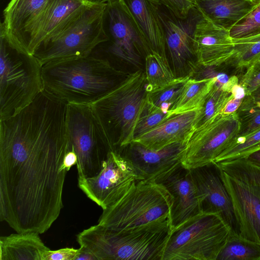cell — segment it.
<instances>
[{
    "label": "cell",
    "instance_id": "13",
    "mask_svg": "<svg viewBox=\"0 0 260 260\" xmlns=\"http://www.w3.org/2000/svg\"><path fill=\"white\" fill-rule=\"evenodd\" d=\"M185 143H175L152 150L132 141L118 152L135 169L139 180L160 183L182 166Z\"/></svg>",
    "mask_w": 260,
    "mask_h": 260
},
{
    "label": "cell",
    "instance_id": "38",
    "mask_svg": "<svg viewBox=\"0 0 260 260\" xmlns=\"http://www.w3.org/2000/svg\"><path fill=\"white\" fill-rule=\"evenodd\" d=\"M78 252V249L64 248L56 250L50 249L45 251L42 260H75Z\"/></svg>",
    "mask_w": 260,
    "mask_h": 260
},
{
    "label": "cell",
    "instance_id": "50",
    "mask_svg": "<svg viewBox=\"0 0 260 260\" xmlns=\"http://www.w3.org/2000/svg\"><path fill=\"white\" fill-rule=\"evenodd\" d=\"M82 1H84V2H85V3H88V0H82Z\"/></svg>",
    "mask_w": 260,
    "mask_h": 260
},
{
    "label": "cell",
    "instance_id": "41",
    "mask_svg": "<svg viewBox=\"0 0 260 260\" xmlns=\"http://www.w3.org/2000/svg\"><path fill=\"white\" fill-rule=\"evenodd\" d=\"M243 158L249 164L260 168V149L250 153Z\"/></svg>",
    "mask_w": 260,
    "mask_h": 260
},
{
    "label": "cell",
    "instance_id": "28",
    "mask_svg": "<svg viewBox=\"0 0 260 260\" xmlns=\"http://www.w3.org/2000/svg\"><path fill=\"white\" fill-rule=\"evenodd\" d=\"M217 259L260 260V245L230 232Z\"/></svg>",
    "mask_w": 260,
    "mask_h": 260
},
{
    "label": "cell",
    "instance_id": "36",
    "mask_svg": "<svg viewBox=\"0 0 260 260\" xmlns=\"http://www.w3.org/2000/svg\"><path fill=\"white\" fill-rule=\"evenodd\" d=\"M169 13L179 19H185L194 8V0H156Z\"/></svg>",
    "mask_w": 260,
    "mask_h": 260
},
{
    "label": "cell",
    "instance_id": "19",
    "mask_svg": "<svg viewBox=\"0 0 260 260\" xmlns=\"http://www.w3.org/2000/svg\"><path fill=\"white\" fill-rule=\"evenodd\" d=\"M193 43L198 63L204 67L222 66L232 55L234 47L229 31L202 15L196 25Z\"/></svg>",
    "mask_w": 260,
    "mask_h": 260
},
{
    "label": "cell",
    "instance_id": "44",
    "mask_svg": "<svg viewBox=\"0 0 260 260\" xmlns=\"http://www.w3.org/2000/svg\"><path fill=\"white\" fill-rule=\"evenodd\" d=\"M231 92L233 98L237 99H243L246 95L245 88L239 83L233 86Z\"/></svg>",
    "mask_w": 260,
    "mask_h": 260
},
{
    "label": "cell",
    "instance_id": "29",
    "mask_svg": "<svg viewBox=\"0 0 260 260\" xmlns=\"http://www.w3.org/2000/svg\"><path fill=\"white\" fill-rule=\"evenodd\" d=\"M259 149L260 127L248 134L237 135L215 159L214 162L218 163L244 158Z\"/></svg>",
    "mask_w": 260,
    "mask_h": 260
},
{
    "label": "cell",
    "instance_id": "35",
    "mask_svg": "<svg viewBox=\"0 0 260 260\" xmlns=\"http://www.w3.org/2000/svg\"><path fill=\"white\" fill-rule=\"evenodd\" d=\"M229 32L231 38L234 40L260 35V4L235 24Z\"/></svg>",
    "mask_w": 260,
    "mask_h": 260
},
{
    "label": "cell",
    "instance_id": "21",
    "mask_svg": "<svg viewBox=\"0 0 260 260\" xmlns=\"http://www.w3.org/2000/svg\"><path fill=\"white\" fill-rule=\"evenodd\" d=\"M201 109H196L173 114L159 125L134 139L138 143L152 150H158L175 143L186 144L194 130Z\"/></svg>",
    "mask_w": 260,
    "mask_h": 260
},
{
    "label": "cell",
    "instance_id": "43",
    "mask_svg": "<svg viewBox=\"0 0 260 260\" xmlns=\"http://www.w3.org/2000/svg\"><path fill=\"white\" fill-rule=\"evenodd\" d=\"M239 83V77L236 75L231 76L228 81L222 85H220L221 88L225 91L231 93L233 86Z\"/></svg>",
    "mask_w": 260,
    "mask_h": 260
},
{
    "label": "cell",
    "instance_id": "46",
    "mask_svg": "<svg viewBox=\"0 0 260 260\" xmlns=\"http://www.w3.org/2000/svg\"><path fill=\"white\" fill-rule=\"evenodd\" d=\"M256 101L260 100V85L250 94Z\"/></svg>",
    "mask_w": 260,
    "mask_h": 260
},
{
    "label": "cell",
    "instance_id": "8",
    "mask_svg": "<svg viewBox=\"0 0 260 260\" xmlns=\"http://www.w3.org/2000/svg\"><path fill=\"white\" fill-rule=\"evenodd\" d=\"M230 232L219 214L202 212L172 230L162 260H216Z\"/></svg>",
    "mask_w": 260,
    "mask_h": 260
},
{
    "label": "cell",
    "instance_id": "3",
    "mask_svg": "<svg viewBox=\"0 0 260 260\" xmlns=\"http://www.w3.org/2000/svg\"><path fill=\"white\" fill-rule=\"evenodd\" d=\"M171 231L170 219L124 230L98 223L79 233L77 241L96 260H162Z\"/></svg>",
    "mask_w": 260,
    "mask_h": 260
},
{
    "label": "cell",
    "instance_id": "14",
    "mask_svg": "<svg viewBox=\"0 0 260 260\" xmlns=\"http://www.w3.org/2000/svg\"><path fill=\"white\" fill-rule=\"evenodd\" d=\"M202 212L219 215L231 233L240 235L233 201L223 181L221 170L215 162L190 170Z\"/></svg>",
    "mask_w": 260,
    "mask_h": 260
},
{
    "label": "cell",
    "instance_id": "30",
    "mask_svg": "<svg viewBox=\"0 0 260 260\" xmlns=\"http://www.w3.org/2000/svg\"><path fill=\"white\" fill-rule=\"evenodd\" d=\"M232 98V93L224 91L216 81L201 107L194 129L213 116L220 114L226 103Z\"/></svg>",
    "mask_w": 260,
    "mask_h": 260
},
{
    "label": "cell",
    "instance_id": "1",
    "mask_svg": "<svg viewBox=\"0 0 260 260\" xmlns=\"http://www.w3.org/2000/svg\"><path fill=\"white\" fill-rule=\"evenodd\" d=\"M67 107L41 92L1 120L0 219L17 233H45L63 207Z\"/></svg>",
    "mask_w": 260,
    "mask_h": 260
},
{
    "label": "cell",
    "instance_id": "37",
    "mask_svg": "<svg viewBox=\"0 0 260 260\" xmlns=\"http://www.w3.org/2000/svg\"><path fill=\"white\" fill-rule=\"evenodd\" d=\"M239 83L245 88L246 95L255 90L260 85V62L257 61L248 68Z\"/></svg>",
    "mask_w": 260,
    "mask_h": 260
},
{
    "label": "cell",
    "instance_id": "45",
    "mask_svg": "<svg viewBox=\"0 0 260 260\" xmlns=\"http://www.w3.org/2000/svg\"><path fill=\"white\" fill-rule=\"evenodd\" d=\"M216 79V83L220 85L226 83L229 80L230 77L225 73H219L215 76Z\"/></svg>",
    "mask_w": 260,
    "mask_h": 260
},
{
    "label": "cell",
    "instance_id": "34",
    "mask_svg": "<svg viewBox=\"0 0 260 260\" xmlns=\"http://www.w3.org/2000/svg\"><path fill=\"white\" fill-rule=\"evenodd\" d=\"M229 175L239 179L252 181L260 185V168L244 158L216 163Z\"/></svg>",
    "mask_w": 260,
    "mask_h": 260
},
{
    "label": "cell",
    "instance_id": "27",
    "mask_svg": "<svg viewBox=\"0 0 260 260\" xmlns=\"http://www.w3.org/2000/svg\"><path fill=\"white\" fill-rule=\"evenodd\" d=\"M145 74L148 92L160 88L176 78L167 58L155 52L145 57Z\"/></svg>",
    "mask_w": 260,
    "mask_h": 260
},
{
    "label": "cell",
    "instance_id": "4",
    "mask_svg": "<svg viewBox=\"0 0 260 260\" xmlns=\"http://www.w3.org/2000/svg\"><path fill=\"white\" fill-rule=\"evenodd\" d=\"M142 70L125 77L113 89L91 104L110 151L119 152L134 139L148 91Z\"/></svg>",
    "mask_w": 260,
    "mask_h": 260
},
{
    "label": "cell",
    "instance_id": "33",
    "mask_svg": "<svg viewBox=\"0 0 260 260\" xmlns=\"http://www.w3.org/2000/svg\"><path fill=\"white\" fill-rule=\"evenodd\" d=\"M169 116L168 113L162 111L147 98L135 128L134 139L156 127Z\"/></svg>",
    "mask_w": 260,
    "mask_h": 260
},
{
    "label": "cell",
    "instance_id": "51",
    "mask_svg": "<svg viewBox=\"0 0 260 260\" xmlns=\"http://www.w3.org/2000/svg\"><path fill=\"white\" fill-rule=\"evenodd\" d=\"M257 61L260 62V58Z\"/></svg>",
    "mask_w": 260,
    "mask_h": 260
},
{
    "label": "cell",
    "instance_id": "49",
    "mask_svg": "<svg viewBox=\"0 0 260 260\" xmlns=\"http://www.w3.org/2000/svg\"><path fill=\"white\" fill-rule=\"evenodd\" d=\"M256 101V104L257 105L260 107V100L259 101Z\"/></svg>",
    "mask_w": 260,
    "mask_h": 260
},
{
    "label": "cell",
    "instance_id": "17",
    "mask_svg": "<svg viewBox=\"0 0 260 260\" xmlns=\"http://www.w3.org/2000/svg\"><path fill=\"white\" fill-rule=\"evenodd\" d=\"M110 52L125 61L137 65L142 55L150 53L136 25L117 0L107 4Z\"/></svg>",
    "mask_w": 260,
    "mask_h": 260
},
{
    "label": "cell",
    "instance_id": "24",
    "mask_svg": "<svg viewBox=\"0 0 260 260\" xmlns=\"http://www.w3.org/2000/svg\"><path fill=\"white\" fill-rule=\"evenodd\" d=\"M49 250L36 232H16L0 238V260H42Z\"/></svg>",
    "mask_w": 260,
    "mask_h": 260
},
{
    "label": "cell",
    "instance_id": "15",
    "mask_svg": "<svg viewBox=\"0 0 260 260\" xmlns=\"http://www.w3.org/2000/svg\"><path fill=\"white\" fill-rule=\"evenodd\" d=\"M82 0H52L26 30L23 42L26 53L33 55L41 44L61 32L82 12Z\"/></svg>",
    "mask_w": 260,
    "mask_h": 260
},
{
    "label": "cell",
    "instance_id": "22",
    "mask_svg": "<svg viewBox=\"0 0 260 260\" xmlns=\"http://www.w3.org/2000/svg\"><path fill=\"white\" fill-rule=\"evenodd\" d=\"M51 1L11 0L4 11L0 33L10 45L24 52L23 42L26 30Z\"/></svg>",
    "mask_w": 260,
    "mask_h": 260
},
{
    "label": "cell",
    "instance_id": "40",
    "mask_svg": "<svg viewBox=\"0 0 260 260\" xmlns=\"http://www.w3.org/2000/svg\"><path fill=\"white\" fill-rule=\"evenodd\" d=\"M77 156L75 152L72 149V150L66 154L64 157L62 165L63 169L68 172L73 166L77 164Z\"/></svg>",
    "mask_w": 260,
    "mask_h": 260
},
{
    "label": "cell",
    "instance_id": "6",
    "mask_svg": "<svg viewBox=\"0 0 260 260\" xmlns=\"http://www.w3.org/2000/svg\"><path fill=\"white\" fill-rule=\"evenodd\" d=\"M172 198L161 183L137 181L118 200L103 210L98 224L124 230L170 220Z\"/></svg>",
    "mask_w": 260,
    "mask_h": 260
},
{
    "label": "cell",
    "instance_id": "7",
    "mask_svg": "<svg viewBox=\"0 0 260 260\" xmlns=\"http://www.w3.org/2000/svg\"><path fill=\"white\" fill-rule=\"evenodd\" d=\"M106 8L107 4L87 3L68 26L39 46L33 55L42 66L89 56L98 45L109 40L104 26Z\"/></svg>",
    "mask_w": 260,
    "mask_h": 260
},
{
    "label": "cell",
    "instance_id": "48",
    "mask_svg": "<svg viewBox=\"0 0 260 260\" xmlns=\"http://www.w3.org/2000/svg\"><path fill=\"white\" fill-rule=\"evenodd\" d=\"M252 1L256 5H258L260 4V0H252Z\"/></svg>",
    "mask_w": 260,
    "mask_h": 260
},
{
    "label": "cell",
    "instance_id": "9",
    "mask_svg": "<svg viewBox=\"0 0 260 260\" xmlns=\"http://www.w3.org/2000/svg\"><path fill=\"white\" fill-rule=\"evenodd\" d=\"M66 134L77 156L78 179L96 175L110 152L90 104H67Z\"/></svg>",
    "mask_w": 260,
    "mask_h": 260
},
{
    "label": "cell",
    "instance_id": "12",
    "mask_svg": "<svg viewBox=\"0 0 260 260\" xmlns=\"http://www.w3.org/2000/svg\"><path fill=\"white\" fill-rule=\"evenodd\" d=\"M171 15V14H170ZM168 49L176 78L191 77L200 66L196 54L193 37L201 14L194 8L185 19L169 16L161 11Z\"/></svg>",
    "mask_w": 260,
    "mask_h": 260
},
{
    "label": "cell",
    "instance_id": "42",
    "mask_svg": "<svg viewBox=\"0 0 260 260\" xmlns=\"http://www.w3.org/2000/svg\"><path fill=\"white\" fill-rule=\"evenodd\" d=\"M75 260H96V258L86 249L80 246Z\"/></svg>",
    "mask_w": 260,
    "mask_h": 260
},
{
    "label": "cell",
    "instance_id": "32",
    "mask_svg": "<svg viewBox=\"0 0 260 260\" xmlns=\"http://www.w3.org/2000/svg\"><path fill=\"white\" fill-rule=\"evenodd\" d=\"M236 112L240 123L238 135L248 134L260 127V107L251 95H245Z\"/></svg>",
    "mask_w": 260,
    "mask_h": 260
},
{
    "label": "cell",
    "instance_id": "10",
    "mask_svg": "<svg viewBox=\"0 0 260 260\" xmlns=\"http://www.w3.org/2000/svg\"><path fill=\"white\" fill-rule=\"evenodd\" d=\"M236 112L213 116L194 129L186 144L182 166L190 170L209 164L239 134Z\"/></svg>",
    "mask_w": 260,
    "mask_h": 260
},
{
    "label": "cell",
    "instance_id": "20",
    "mask_svg": "<svg viewBox=\"0 0 260 260\" xmlns=\"http://www.w3.org/2000/svg\"><path fill=\"white\" fill-rule=\"evenodd\" d=\"M160 183L172 198V230L202 213L198 191L190 170L182 166Z\"/></svg>",
    "mask_w": 260,
    "mask_h": 260
},
{
    "label": "cell",
    "instance_id": "18",
    "mask_svg": "<svg viewBox=\"0 0 260 260\" xmlns=\"http://www.w3.org/2000/svg\"><path fill=\"white\" fill-rule=\"evenodd\" d=\"M129 16L150 52L167 58L159 3L156 0H117Z\"/></svg>",
    "mask_w": 260,
    "mask_h": 260
},
{
    "label": "cell",
    "instance_id": "11",
    "mask_svg": "<svg viewBox=\"0 0 260 260\" xmlns=\"http://www.w3.org/2000/svg\"><path fill=\"white\" fill-rule=\"evenodd\" d=\"M139 180L130 162L119 153L110 151L95 176L78 179L79 187L103 210L121 198Z\"/></svg>",
    "mask_w": 260,
    "mask_h": 260
},
{
    "label": "cell",
    "instance_id": "2",
    "mask_svg": "<svg viewBox=\"0 0 260 260\" xmlns=\"http://www.w3.org/2000/svg\"><path fill=\"white\" fill-rule=\"evenodd\" d=\"M124 74L108 60L90 55L42 67L43 90L67 104L91 105L113 89Z\"/></svg>",
    "mask_w": 260,
    "mask_h": 260
},
{
    "label": "cell",
    "instance_id": "5",
    "mask_svg": "<svg viewBox=\"0 0 260 260\" xmlns=\"http://www.w3.org/2000/svg\"><path fill=\"white\" fill-rule=\"evenodd\" d=\"M42 66L0 33V120L13 117L43 90Z\"/></svg>",
    "mask_w": 260,
    "mask_h": 260
},
{
    "label": "cell",
    "instance_id": "31",
    "mask_svg": "<svg viewBox=\"0 0 260 260\" xmlns=\"http://www.w3.org/2000/svg\"><path fill=\"white\" fill-rule=\"evenodd\" d=\"M190 76L177 77L171 83L148 93L147 99L153 105L168 113L180 95Z\"/></svg>",
    "mask_w": 260,
    "mask_h": 260
},
{
    "label": "cell",
    "instance_id": "25",
    "mask_svg": "<svg viewBox=\"0 0 260 260\" xmlns=\"http://www.w3.org/2000/svg\"><path fill=\"white\" fill-rule=\"evenodd\" d=\"M216 81L215 77L198 80L190 78L179 98L169 110V116L202 107Z\"/></svg>",
    "mask_w": 260,
    "mask_h": 260
},
{
    "label": "cell",
    "instance_id": "16",
    "mask_svg": "<svg viewBox=\"0 0 260 260\" xmlns=\"http://www.w3.org/2000/svg\"><path fill=\"white\" fill-rule=\"evenodd\" d=\"M221 173L233 201L240 236L260 245V185L231 176L222 170Z\"/></svg>",
    "mask_w": 260,
    "mask_h": 260
},
{
    "label": "cell",
    "instance_id": "39",
    "mask_svg": "<svg viewBox=\"0 0 260 260\" xmlns=\"http://www.w3.org/2000/svg\"><path fill=\"white\" fill-rule=\"evenodd\" d=\"M243 100L232 98L226 103L221 114H229L236 112L241 104Z\"/></svg>",
    "mask_w": 260,
    "mask_h": 260
},
{
    "label": "cell",
    "instance_id": "23",
    "mask_svg": "<svg viewBox=\"0 0 260 260\" xmlns=\"http://www.w3.org/2000/svg\"><path fill=\"white\" fill-rule=\"evenodd\" d=\"M194 5L203 16L228 31L257 6L252 0H194Z\"/></svg>",
    "mask_w": 260,
    "mask_h": 260
},
{
    "label": "cell",
    "instance_id": "26",
    "mask_svg": "<svg viewBox=\"0 0 260 260\" xmlns=\"http://www.w3.org/2000/svg\"><path fill=\"white\" fill-rule=\"evenodd\" d=\"M233 41V52L222 66L233 69L236 75L246 72L259 59L260 35Z\"/></svg>",
    "mask_w": 260,
    "mask_h": 260
},
{
    "label": "cell",
    "instance_id": "47",
    "mask_svg": "<svg viewBox=\"0 0 260 260\" xmlns=\"http://www.w3.org/2000/svg\"><path fill=\"white\" fill-rule=\"evenodd\" d=\"M115 0H88V3L107 4Z\"/></svg>",
    "mask_w": 260,
    "mask_h": 260
}]
</instances>
